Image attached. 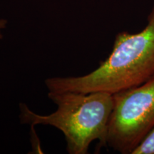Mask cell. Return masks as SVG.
<instances>
[{
    "label": "cell",
    "instance_id": "cell-2",
    "mask_svg": "<svg viewBox=\"0 0 154 154\" xmlns=\"http://www.w3.org/2000/svg\"><path fill=\"white\" fill-rule=\"evenodd\" d=\"M48 96L57 105L55 112L39 115L20 103V121L32 126L38 124L54 126L62 131L70 154H86L90 144L99 141L107 146L108 124L113 106V94L107 92L89 94L49 92Z\"/></svg>",
    "mask_w": 154,
    "mask_h": 154
},
{
    "label": "cell",
    "instance_id": "cell-5",
    "mask_svg": "<svg viewBox=\"0 0 154 154\" xmlns=\"http://www.w3.org/2000/svg\"><path fill=\"white\" fill-rule=\"evenodd\" d=\"M7 21L6 20V19H0V39H2V38H3V35L2 34V29H5L6 27V26H7Z\"/></svg>",
    "mask_w": 154,
    "mask_h": 154
},
{
    "label": "cell",
    "instance_id": "cell-1",
    "mask_svg": "<svg viewBox=\"0 0 154 154\" xmlns=\"http://www.w3.org/2000/svg\"><path fill=\"white\" fill-rule=\"evenodd\" d=\"M154 78V5L148 24L140 32H121L112 51L96 70L82 76L52 77L45 80L49 92H107L114 94Z\"/></svg>",
    "mask_w": 154,
    "mask_h": 154
},
{
    "label": "cell",
    "instance_id": "cell-3",
    "mask_svg": "<svg viewBox=\"0 0 154 154\" xmlns=\"http://www.w3.org/2000/svg\"><path fill=\"white\" fill-rule=\"evenodd\" d=\"M106 145L121 154H132L154 128V78L113 94Z\"/></svg>",
    "mask_w": 154,
    "mask_h": 154
},
{
    "label": "cell",
    "instance_id": "cell-4",
    "mask_svg": "<svg viewBox=\"0 0 154 154\" xmlns=\"http://www.w3.org/2000/svg\"><path fill=\"white\" fill-rule=\"evenodd\" d=\"M132 154H154V128L133 151Z\"/></svg>",
    "mask_w": 154,
    "mask_h": 154
}]
</instances>
